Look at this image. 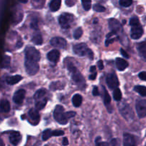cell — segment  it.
I'll list each match as a JSON object with an SVG mask.
<instances>
[{"label": "cell", "mask_w": 146, "mask_h": 146, "mask_svg": "<svg viewBox=\"0 0 146 146\" xmlns=\"http://www.w3.org/2000/svg\"><path fill=\"white\" fill-rule=\"evenodd\" d=\"M66 68L68 70V71L71 74L72 79L77 85L78 86H84L85 84V80L83 77L82 74L80 73L78 68L74 66V64L72 62L68 61L66 64Z\"/></svg>", "instance_id": "obj_1"}, {"label": "cell", "mask_w": 146, "mask_h": 146, "mask_svg": "<svg viewBox=\"0 0 146 146\" xmlns=\"http://www.w3.org/2000/svg\"><path fill=\"white\" fill-rule=\"evenodd\" d=\"M73 51L74 54L79 56H88V58L93 59L94 58V54L93 51L88 47V46L84 43L76 44L73 46Z\"/></svg>", "instance_id": "obj_2"}, {"label": "cell", "mask_w": 146, "mask_h": 146, "mask_svg": "<svg viewBox=\"0 0 146 146\" xmlns=\"http://www.w3.org/2000/svg\"><path fill=\"white\" fill-rule=\"evenodd\" d=\"M54 119L61 125H66L68 123V119L62 106L58 105L56 106L54 111Z\"/></svg>", "instance_id": "obj_3"}, {"label": "cell", "mask_w": 146, "mask_h": 146, "mask_svg": "<svg viewBox=\"0 0 146 146\" xmlns=\"http://www.w3.org/2000/svg\"><path fill=\"white\" fill-rule=\"evenodd\" d=\"M74 21V16L68 13H64L58 17V22L63 29H69Z\"/></svg>", "instance_id": "obj_4"}, {"label": "cell", "mask_w": 146, "mask_h": 146, "mask_svg": "<svg viewBox=\"0 0 146 146\" xmlns=\"http://www.w3.org/2000/svg\"><path fill=\"white\" fill-rule=\"evenodd\" d=\"M41 54L38 50L36 49L34 47L28 46L25 49V59L31 60V61H40Z\"/></svg>", "instance_id": "obj_5"}, {"label": "cell", "mask_w": 146, "mask_h": 146, "mask_svg": "<svg viewBox=\"0 0 146 146\" xmlns=\"http://www.w3.org/2000/svg\"><path fill=\"white\" fill-rule=\"evenodd\" d=\"M24 65H25L26 71L30 76H34L36 74V73L39 70V65L36 61L25 59Z\"/></svg>", "instance_id": "obj_6"}, {"label": "cell", "mask_w": 146, "mask_h": 146, "mask_svg": "<svg viewBox=\"0 0 146 146\" xmlns=\"http://www.w3.org/2000/svg\"><path fill=\"white\" fill-rule=\"evenodd\" d=\"M119 111L121 112V115L124 117L126 120H131L133 118L134 113L132 108H131L129 105L126 103H121L118 106Z\"/></svg>", "instance_id": "obj_7"}, {"label": "cell", "mask_w": 146, "mask_h": 146, "mask_svg": "<svg viewBox=\"0 0 146 146\" xmlns=\"http://www.w3.org/2000/svg\"><path fill=\"white\" fill-rule=\"evenodd\" d=\"M108 25H109L111 31L115 33L118 36V37H119L120 35L123 34V29L122 25L115 19H110L108 20Z\"/></svg>", "instance_id": "obj_8"}, {"label": "cell", "mask_w": 146, "mask_h": 146, "mask_svg": "<svg viewBox=\"0 0 146 146\" xmlns=\"http://www.w3.org/2000/svg\"><path fill=\"white\" fill-rule=\"evenodd\" d=\"M137 114L140 118L146 116V100L138 99L135 104Z\"/></svg>", "instance_id": "obj_9"}, {"label": "cell", "mask_w": 146, "mask_h": 146, "mask_svg": "<svg viewBox=\"0 0 146 146\" xmlns=\"http://www.w3.org/2000/svg\"><path fill=\"white\" fill-rule=\"evenodd\" d=\"M106 84L108 88L111 89H115L119 86L118 77L115 73H110L106 76Z\"/></svg>", "instance_id": "obj_10"}, {"label": "cell", "mask_w": 146, "mask_h": 146, "mask_svg": "<svg viewBox=\"0 0 146 146\" xmlns=\"http://www.w3.org/2000/svg\"><path fill=\"white\" fill-rule=\"evenodd\" d=\"M143 34V27L141 24L131 26V36L133 39H138L142 36Z\"/></svg>", "instance_id": "obj_11"}, {"label": "cell", "mask_w": 146, "mask_h": 146, "mask_svg": "<svg viewBox=\"0 0 146 146\" xmlns=\"http://www.w3.org/2000/svg\"><path fill=\"white\" fill-rule=\"evenodd\" d=\"M50 44L53 46L58 48H65L67 45L66 41L62 37H54V38H51V40L50 41Z\"/></svg>", "instance_id": "obj_12"}, {"label": "cell", "mask_w": 146, "mask_h": 146, "mask_svg": "<svg viewBox=\"0 0 146 146\" xmlns=\"http://www.w3.org/2000/svg\"><path fill=\"white\" fill-rule=\"evenodd\" d=\"M26 91L24 89H19L17 91H16L13 96V101L16 104L20 105L24 101V98H25Z\"/></svg>", "instance_id": "obj_13"}, {"label": "cell", "mask_w": 146, "mask_h": 146, "mask_svg": "<svg viewBox=\"0 0 146 146\" xmlns=\"http://www.w3.org/2000/svg\"><path fill=\"white\" fill-rule=\"evenodd\" d=\"M136 140L134 135L129 133H124L123 135V146H135Z\"/></svg>", "instance_id": "obj_14"}, {"label": "cell", "mask_w": 146, "mask_h": 146, "mask_svg": "<svg viewBox=\"0 0 146 146\" xmlns=\"http://www.w3.org/2000/svg\"><path fill=\"white\" fill-rule=\"evenodd\" d=\"M137 50H138V54L140 57L144 61H146V42L143 41V42L139 43L137 44Z\"/></svg>", "instance_id": "obj_15"}, {"label": "cell", "mask_w": 146, "mask_h": 146, "mask_svg": "<svg viewBox=\"0 0 146 146\" xmlns=\"http://www.w3.org/2000/svg\"><path fill=\"white\" fill-rule=\"evenodd\" d=\"M60 57V52L58 50H51L50 52L48 53L47 54V58L48 59V61H51V62L56 63Z\"/></svg>", "instance_id": "obj_16"}, {"label": "cell", "mask_w": 146, "mask_h": 146, "mask_svg": "<svg viewBox=\"0 0 146 146\" xmlns=\"http://www.w3.org/2000/svg\"><path fill=\"white\" fill-rule=\"evenodd\" d=\"M115 65H116L118 70L122 71L127 68V67L128 66V63L123 58H117L115 59Z\"/></svg>", "instance_id": "obj_17"}, {"label": "cell", "mask_w": 146, "mask_h": 146, "mask_svg": "<svg viewBox=\"0 0 146 146\" xmlns=\"http://www.w3.org/2000/svg\"><path fill=\"white\" fill-rule=\"evenodd\" d=\"M29 115L35 124L39 121L40 115L38 111L36 108H31L29 111Z\"/></svg>", "instance_id": "obj_18"}, {"label": "cell", "mask_w": 146, "mask_h": 146, "mask_svg": "<svg viewBox=\"0 0 146 146\" xmlns=\"http://www.w3.org/2000/svg\"><path fill=\"white\" fill-rule=\"evenodd\" d=\"M21 140V135L19 132H14L10 135L9 141L12 145H17Z\"/></svg>", "instance_id": "obj_19"}, {"label": "cell", "mask_w": 146, "mask_h": 146, "mask_svg": "<svg viewBox=\"0 0 146 146\" xmlns=\"http://www.w3.org/2000/svg\"><path fill=\"white\" fill-rule=\"evenodd\" d=\"M10 104L7 100L3 99L0 101V112L8 113L10 111Z\"/></svg>", "instance_id": "obj_20"}, {"label": "cell", "mask_w": 146, "mask_h": 146, "mask_svg": "<svg viewBox=\"0 0 146 146\" xmlns=\"http://www.w3.org/2000/svg\"><path fill=\"white\" fill-rule=\"evenodd\" d=\"M119 38L118 36L115 33L113 32V31H111L108 34H107L106 36V46H108L109 44H111V43L114 42L116 39Z\"/></svg>", "instance_id": "obj_21"}, {"label": "cell", "mask_w": 146, "mask_h": 146, "mask_svg": "<svg viewBox=\"0 0 146 146\" xmlns=\"http://www.w3.org/2000/svg\"><path fill=\"white\" fill-rule=\"evenodd\" d=\"M22 78V77L19 75L12 76H9L7 78V83L9 85H14V84L19 82L20 81H21Z\"/></svg>", "instance_id": "obj_22"}, {"label": "cell", "mask_w": 146, "mask_h": 146, "mask_svg": "<svg viewBox=\"0 0 146 146\" xmlns=\"http://www.w3.org/2000/svg\"><path fill=\"white\" fill-rule=\"evenodd\" d=\"M61 0H51L49 4L50 9L51 11H56L61 7Z\"/></svg>", "instance_id": "obj_23"}, {"label": "cell", "mask_w": 146, "mask_h": 146, "mask_svg": "<svg viewBox=\"0 0 146 146\" xmlns=\"http://www.w3.org/2000/svg\"><path fill=\"white\" fill-rule=\"evenodd\" d=\"M82 96L80 94H75L72 98L73 105L75 107H79L81 105V104H82Z\"/></svg>", "instance_id": "obj_24"}, {"label": "cell", "mask_w": 146, "mask_h": 146, "mask_svg": "<svg viewBox=\"0 0 146 146\" xmlns=\"http://www.w3.org/2000/svg\"><path fill=\"white\" fill-rule=\"evenodd\" d=\"M46 94V89H44V88H41V89L38 90V91L35 93L34 96V99H35L36 101H38V100L40 99H42V98H44Z\"/></svg>", "instance_id": "obj_25"}, {"label": "cell", "mask_w": 146, "mask_h": 146, "mask_svg": "<svg viewBox=\"0 0 146 146\" xmlns=\"http://www.w3.org/2000/svg\"><path fill=\"white\" fill-rule=\"evenodd\" d=\"M33 43H34L36 45H41L43 43V38L41 36V34L40 33H36L32 37V39H31Z\"/></svg>", "instance_id": "obj_26"}, {"label": "cell", "mask_w": 146, "mask_h": 146, "mask_svg": "<svg viewBox=\"0 0 146 146\" xmlns=\"http://www.w3.org/2000/svg\"><path fill=\"white\" fill-rule=\"evenodd\" d=\"M47 103V99L46 98H42V99H40L38 101H36V108L38 111L39 110H42L43 108L45 107V106L46 105Z\"/></svg>", "instance_id": "obj_27"}, {"label": "cell", "mask_w": 146, "mask_h": 146, "mask_svg": "<svg viewBox=\"0 0 146 146\" xmlns=\"http://www.w3.org/2000/svg\"><path fill=\"white\" fill-rule=\"evenodd\" d=\"M104 88V104L106 106L107 108H109L110 104L111 102V96H110L109 94L108 93V91H106L105 87H103Z\"/></svg>", "instance_id": "obj_28"}, {"label": "cell", "mask_w": 146, "mask_h": 146, "mask_svg": "<svg viewBox=\"0 0 146 146\" xmlns=\"http://www.w3.org/2000/svg\"><path fill=\"white\" fill-rule=\"evenodd\" d=\"M134 90L142 96L146 97V87L143 86H135Z\"/></svg>", "instance_id": "obj_29"}, {"label": "cell", "mask_w": 146, "mask_h": 146, "mask_svg": "<svg viewBox=\"0 0 146 146\" xmlns=\"http://www.w3.org/2000/svg\"><path fill=\"white\" fill-rule=\"evenodd\" d=\"M113 98L117 101H120L122 98V93L121 90L118 88H116L114 89L113 91Z\"/></svg>", "instance_id": "obj_30"}, {"label": "cell", "mask_w": 146, "mask_h": 146, "mask_svg": "<svg viewBox=\"0 0 146 146\" xmlns=\"http://www.w3.org/2000/svg\"><path fill=\"white\" fill-rule=\"evenodd\" d=\"M51 132H52V131H51L50 129L45 130V131L43 132V134H42L43 141H47L50 137L52 136V135H51Z\"/></svg>", "instance_id": "obj_31"}, {"label": "cell", "mask_w": 146, "mask_h": 146, "mask_svg": "<svg viewBox=\"0 0 146 146\" xmlns=\"http://www.w3.org/2000/svg\"><path fill=\"white\" fill-rule=\"evenodd\" d=\"M82 34H83L82 29H81V27H78V28H77L74 32V38H75V39H78V38H81Z\"/></svg>", "instance_id": "obj_32"}, {"label": "cell", "mask_w": 146, "mask_h": 146, "mask_svg": "<svg viewBox=\"0 0 146 146\" xmlns=\"http://www.w3.org/2000/svg\"><path fill=\"white\" fill-rule=\"evenodd\" d=\"M83 7L86 11H88L91 9V0H81Z\"/></svg>", "instance_id": "obj_33"}, {"label": "cell", "mask_w": 146, "mask_h": 146, "mask_svg": "<svg viewBox=\"0 0 146 146\" xmlns=\"http://www.w3.org/2000/svg\"><path fill=\"white\" fill-rule=\"evenodd\" d=\"M120 5L123 7H128L132 4L133 0H120Z\"/></svg>", "instance_id": "obj_34"}, {"label": "cell", "mask_w": 146, "mask_h": 146, "mask_svg": "<svg viewBox=\"0 0 146 146\" xmlns=\"http://www.w3.org/2000/svg\"><path fill=\"white\" fill-rule=\"evenodd\" d=\"M10 61H11V58L9 56H5L2 62V66L3 68H8L10 65Z\"/></svg>", "instance_id": "obj_35"}, {"label": "cell", "mask_w": 146, "mask_h": 146, "mask_svg": "<svg viewBox=\"0 0 146 146\" xmlns=\"http://www.w3.org/2000/svg\"><path fill=\"white\" fill-rule=\"evenodd\" d=\"M93 8H94V10H95L97 12H104V11H106L105 7L100 5V4H95Z\"/></svg>", "instance_id": "obj_36"}, {"label": "cell", "mask_w": 146, "mask_h": 146, "mask_svg": "<svg viewBox=\"0 0 146 146\" xmlns=\"http://www.w3.org/2000/svg\"><path fill=\"white\" fill-rule=\"evenodd\" d=\"M64 134V132L63 131H60V130H56L51 132V135L52 136H61Z\"/></svg>", "instance_id": "obj_37"}, {"label": "cell", "mask_w": 146, "mask_h": 146, "mask_svg": "<svg viewBox=\"0 0 146 146\" xmlns=\"http://www.w3.org/2000/svg\"><path fill=\"white\" fill-rule=\"evenodd\" d=\"M138 24H140V21L137 17H133L130 19V25L131 26H133Z\"/></svg>", "instance_id": "obj_38"}, {"label": "cell", "mask_w": 146, "mask_h": 146, "mask_svg": "<svg viewBox=\"0 0 146 146\" xmlns=\"http://www.w3.org/2000/svg\"><path fill=\"white\" fill-rule=\"evenodd\" d=\"M31 27L35 30L38 29V23H37V20L36 19L32 20V21L31 22Z\"/></svg>", "instance_id": "obj_39"}, {"label": "cell", "mask_w": 146, "mask_h": 146, "mask_svg": "<svg viewBox=\"0 0 146 146\" xmlns=\"http://www.w3.org/2000/svg\"><path fill=\"white\" fill-rule=\"evenodd\" d=\"M138 76H139V78H141V80L146 81V72L145 71H142V72L140 73V74H138Z\"/></svg>", "instance_id": "obj_40"}, {"label": "cell", "mask_w": 146, "mask_h": 146, "mask_svg": "<svg viewBox=\"0 0 146 146\" xmlns=\"http://www.w3.org/2000/svg\"><path fill=\"white\" fill-rule=\"evenodd\" d=\"M92 94L93 95L95 96H97L99 95V91H98V88L97 86H95L94 87V89H93V91H92Z\"/></svg>", "instance_id": "obj_41"}, {"label": "cell", "mask_w": 146, "mask_h": 146, "mask_svg": "<svg viewBox=\"0 0 146 146\" xmlns=\"http://www.w3.org/2000/svg\"><path fill=\"white\" fill-rule=\"evenodd\" d=\"M66 113V116L68 118H68H72V117H74L76 115V113L74 112V111H70V112H67Z\"/></svg>", "instance_id": "obj_42"}, {"label": "cell", "mask_w": 146, "mask_h": 146, "mask_svg": "<svg viewBox=\"0 0 146 146\" xmlns=\"http://www.w3.org/2000/svg\"><path fill=\"white\" fill-rule=\"evenodd\" d=\"M96 146H109V144L106 142H98L96 141Z\"/></svg>", "instance_id": "obj_43"}, {"label": "cell", "mask_w": 146, "mask_h": 146, "mask_svg": "<svg viewBox=\"0 0 146 146\" xmlns=\"http://www.w3.org/2000/svg\"><path fill=\"white\" fill-rule=\"evenodd\" d=\"M96 76H97V73L96 71H95V72H93L92 74H91V75L89 76V79L90 80H95L96 78Z\"/></svg>", "instance_id": "obj_44"}, {"label": "cell", "mask_w": 146, "mask_h": 146, "mask_svg": "<svg viewBox=\"0 0 146 146\" xmlns=\"http://www.w3.org/2000/svg\"><path fill=\"white\" fill-rule=\"evenodd\" d=\"M121 54H122V55L123 56L125 57V58H129V56H128V54H127V53L125 52V51H124L123 49V48H121Z\"/></svg>", "instance_id": "obj_45"}, {"label": "cell", "mask_w": 146, "mask_h": 146, "mask_svg": "<svg viewBox=\"0 0 146 146\" xmlns=\"http://www.w3.org/2000/svg\"><path fill=\"white\" fill-rule=\"evenodd\" d=\"M98 68H99L100 70H102L103 68H104V63H103V61H101V60H100V61H98Z\"/></svg>", "instance_id": "obj_46"}, {"label": "cell", "mask_w": 146, "mask_h": 146, "mask_svg": "<svg viewBox=\"0 0 146 146\" xmlns=\"http://www.w3.org/2000/svg\"><path fill=\"white\" fill-rule=\"evenodd\" d=\"M66 5L69 6V7L74 5V2L73 0H66Z\"/></svg>", "instance_id": "obj_47"}, {"label": "cell", "mask_w": 146, "mask_h": 146, "mask_svg": "<svg viewBox=\"0 0 146 146\" xmlns=\"http://www.w3.org/2000/svg\"><path fill=\"white\" fill-rule=\"evenodd\" d=\"M117 144H118V141H117L116 139H113L111 142V146H117Z\"/></svg>", "instance_id": "obj_48"}, {"label": "cell", "mask_w": 146, "mask_h": 146, "mask_svg": "<svg viewBox=\"0 0 146 146\" xmlns=\"http://www.w3.org/2000/svg\"><path fill=\"white\" fill-rule=\"evenodd\" d=\"M68 145V139H67V138H64V139H63V145L66 146Z\"/></svg>", "instance_id": "obj_49"}, {"label": "cell", "mask_w": 146, "mask_h": 146, "mask_svg": "<svg viewBox=\"0 0 146 146\" xmlns=\"http://www.w3.org/2000/svg\"><path fill=\"white\" fill-rule=\"evenodd\" d=\"M90 71H91V73L96 71V68L95 66H92L91 67V68H90Z\"/></svg>", "instance_id": "obj_50"}, {"label": "cell", "mask_w": 146, "mask_h": 146, "mask_svg": "<svg viewBox=\"0 0 146 146\" xmlns=\"http://www.w3.org/2000/svg\"><path fill=\"white\" fill-rule=\"evenodd\" d=\"M19 1L21 3H27V0H19Z\"/></svg>", "instance_id": "obj_51"}, {"label": "cell", "mask_w": 146, "mask_h": 146, "mask_svg": "<svg viewBox=\"0 0 146 146\" xmlns=\"http://www.w3.org/2000/svg\"><path fill=\"white\" fill-rule=\"evenodd\" d=\"M0 146H4V143H3V142L1 140H0Z\"/></svg>", "instance_id": "obj_52"}, {"label": "cell", "mask_w": 146, "mask_h": 146, "mask_svg": "<svg viewBox=\"0 0 146 146\" xmlns=\"http://www.w3.org/2000/svg\"><path fill=\"white\" fill-rule=\"evenodd\" d=\"M32 1H34V2H40V1H41L42 0H32Z\"/></svg>", "instance_id": "obj_53"}]
</instances>
